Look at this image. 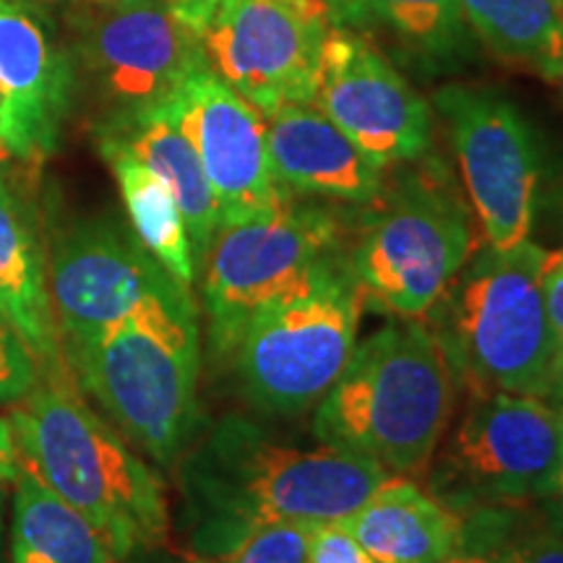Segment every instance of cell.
<instances>
[{
	"mask_svg": "<svg viewBox=\"0 0 563 563\" xmlns=\"http://www.w3.org/2000/svg\"><path fill=\"white\" fill-rule=\"evenodd\" d=\"M386 477L382 464L327 443L287 446L241 415L217 422L183 464L207 559L258 525L344 522Z\"/></svg>",
	"mask_w": 563,
	"mask_h": 563,
	"instance_id": "cell-1",
	"label": "cell"
},
{
	"mask_svg": "<svg viewBox=\"0 0 563 563\" xmlns=\"http://www.w3.org/2000/svg\"><path fill=\"white\" fill-rule=\"evenodd\" d=\"M5 415L21 464L100 527L118 559L165 543V485L87 402L68 363L42 368L37 386Z\"/></svg>",
	"mask_w": 563,
	"mask_h": 563,
	"instance_id": "cell-2",
	"label": "cell"
},
{
	"mask_svg": "<svg viewBox=\"0 0 563 563\" xmlns=\"http://www.w3.org/2000/svg\"><path fill=\"white\" fill-rule=\"evenodd\" d=\"M456 399L441 342L420 319H394L352 352L316 405L313 433L327 446L365 456L391 475L428 467Z\"/></svg>",
	"mask_w": 563,
	"mask_h": 563,
	"instance_id": "cell-3",
	"label": "cell"
},
{
	"mask_svg": "<svg viewBox=\"0 0 563 563\" xmlns=\"http://www.w3.org/2000/svg\"><path fill=\"white\" fill-rule=\"evenodd\" d=\"M551 251L530 241L485 249L426 316L454 378L473 397L490 391L548 399L561 342L545 306Z\"/></svg>",
	"mask_w": 563,
	"mask_h": 563,
	"instance_id": "cell-4",
	"label": "cell"
},
{
	"mask_svg": "<svg viewBox=\"0 0 563 563\" xmlns=\"http://www.w3.org/2000/svg\"><path fill=\"white\" fill-rule=\"evenodd\" d=\"M371 203L347 262L363 306L426 319L477 249L473 217L439 159L402 165Z\"/></svg>",
	"mask_w": 563,
	"mask_h": 563,
	"instance_id": "cell-5",
	"label": "cell"
},
{
	"mask_svg": "<svg viewBox=\"0 0 563 563\" xmlns=\"http://www.w3.org/2000/svg\"><path fill=\"white\" fill-rule=\"evenodd\" d=\"M342 222L313 203H292L222 224L199 266L209 347L230 357L245 329L272 308L316 290L344 266Z\"/></svg>",
	"mask_w": 563,
	"mask_h": 563,
	"instance_id": "cell-6",
	"label": "cell"
},
{
	"mask_svg": "<svg viewBox=\"0 0 563 563\" xmlns=\"http://www.w3.org/2000/svg\"><path fill=\"white\" fill-rule=\"evenodd\" d=\"M60 347L79 389L131 446L159 464L186 452L199 426V334L123 323Z\"/></svg>",
	"mask_w": 563,
	"mask_h": 563,
	"instance_id": "cell-7",
	"label": "cell"
},
{
	"mask_svg": "<svg viewBox=\"0 0 563 563\" xmlns=\"http://www.w3.org/2000/svg\"><path fill=\"white\" fill-rule=\"evenodd\" d=\"M47 290L60 344L123 323L199 334V308L133 230L110 217L68 222L47 243Z\"/></svg>",
	"mask_w": 563,
	"mask_h": 563,
	"instance_id": "cell-8",
	"label": "cell"
},
{
	"mask_svg": "<svg viewBox=\"0 0 563 563\" xmlns=\"http://www.w3.org/2000/svg\"><path fill=\"white\" fill-rule=\"evenodd\" d=\"M363 295L350 266L311 292L272 308L232 350L245 399L266 415L313 410L357 347Z\"/></svg>",
	"mask_w": 563,
	"mask_h": 563,
	"instance_id": "cell-9",
	"label": "cell"
},
{
	"mask_svg": "<svg viewBox=\"0 0 563 563\" xmlns=\"http://www.w3.org/2000/svg\"><path fill=\"white\" fill-rule=\"evenodd\" d=\"M76 68L102 102V123L165 108L196 70L209 68L201 34L162 0L108 11H66Z\"/></svg>",
	"mask_w": 563,
	"mask_h": 563,
	"instance_id": "cell-10",
	"label": "cell"
},
{
	"mask_svg": "<svg viewBox=\"0 0 563 563\" xmlns=\"http://www.w3.org/2000/svg\"><path fill=\"white\" fill-rule=\"evenodd\" d=\"M336 24L329 0H224L201 32L209 68L269 118L311 104L323 40Z\"/></svg>",
	"mask_w": 563,
	"mask_h": 563,
	"instance_id": "cell-11",
	"label": "cell"
},
{
	"mask_svg": "<svg viewBox=\"0 0 563 563\" xmlns=\"http://www.w3.org/2000/svg\"><path fill=\"white\" fill-rule=\"evenodd\" d=\"M433 104L449 129L464 191L490 249L530 241L540 154L517 104L498 91L443 87Z\"/></svg>",
	"mask_w": 563,
	"mask_h": 563,
	"instance_id": "cell-12",
	"label": "cell"
},
{
	"mask_svg": "<svg viewBox=\"0 0 563 563\" xmlns=\"http://www.w3.org/2000/svg\"><path fill=\"white\" fill-rule=\"evenodd\" d=\"M311 104L384 170L431 154V104L350 24L336 21L323 40Z\"/></svg>",
	"mask_w": 563,
	"mask_h": 563,
	"instance_id": "cell-13",
	"label": "cell"
},
{
	"mask_svg": "<svg viewBox=\"0 0 563 563\" xmlns=\"http://www.w3.org/2000/svg\"><path fill=\"white\" fill-rule=\"evenodd\" d=\"M449 462L485 501L553 496L563 481V412L540 397L477 394L456 428Z\"/></svg>",
	"mask_w": 563,
	"mask_h": 563,
	"instance_id": "cell-14",
	"label": "cell"
},
{
	"mask_svg": "<svg viewBox=\"0 0 563 563\" xmlns=\"http://www.w3.org/2000/svg\"><path fill=\"white\" fill-rule=\"evenodd\" d=\"M79 91L58 13L0 0V159L40 165L58 152Z\"/></svg>",
	"mask_w": 563,
	"mask_h": 563,
	"instance_id": "cell-15",
	"label": "cell"
},
{
	"mask_svg": "<svg viewBox=\"0 0 563 563\" xmlns=\"http://www.w3.org/2000/svg\"><path fill=\"white\" fill-rule=\"evenodd\" d=\"M194 144L220 214V228L285 207L292 196L274 178L266 118L211 68H201L165 104Z\"/></svg>",
	"mask_w": 563,
	"mask_h": 563,
	"instance_id": "cell-16",
	"label": "cell"
},
{
	"mask_svg": "<svg viewBox=\"0 0 563 563\" xmlns=\"http://www.w3.org/2000/svg\"><path fill=\"white\" fill-rule=\"evenodd\" d=\"M274 178L287 194L342 203H371L384 186L361 146L313 104H285L266 118Z\"/></svg>",
	"mask_w": 563,
	"mask_h": 563,
	"instance_id": "cell-17",
	"label": "cell"
},
{
	"mask_svg": "<svg viewBox=\"0 0 563 563\" xmlns=\"http://www.w3.org/2000/svg\"><path fill=\"white\" fill-rule=\"evenodd\" d=\"M0 311L16 323L42 368L66 363L47 290V245L16 180L0 167Z\"/></svg>",
	"mask_w": 563,
	"mask_h": 563,
	"instance_id": "cell-18",
	"label": "cell"
},
{
	"mask_svg": "<svg viewBox=\"0 0 563 563\" xmlns=\"http://www.w3.org/2000/svg\"><path fill=\"white\" fill-rule=\"evenodd\" d=\"M376 563H441L464 548V519L407 477L391 475L344 519Z\"/></svg>",
	"mask_w": 563,
	"mask_h": 563,
	"instance_id": "cell-19",
	"label": "cell"
},
{
	"mask_svg": "<svg viewBox=\"0 0 563 563\" xmlns=\"http://www.w3.org/2000/svg\"><path fill=\"white\" fill-rule=\"evenodd\" d=\"M97 139L123 146L141 165L167 183L186 220L196 266H201L211 238L220 230V214L199 154L178 123L165 110H154L131 121L100 123Z\"/></svg>",
	"mask_w": 563,
	"mask_h": 563,
	"instance_id": "cell-20",
	"label": "cell"
},
{
	"mask_svg": "<svg viewBox=\"0 0 563 563\" xmlns=\"http://www.w3.org/2000/svg\"><path fill=\"white\" fill-rule=\"evenodd\" d=\"M11 563H121L100 527L21 464L13 483Z\"/></svg>",
	"mask_w": 563,
	"mask_h": 563,
	"instance_id": "cell-21",
	"label": "cell"
},
{
	"mask_svg": "<svg viewBox=\"0 0 563 563\" xmlns=\"http://www.w3.org/2000/svg\"><path fill=\"white\" fill-rule=\"evenodd\" d=\"M97 144L115 175L133 235L178 285L194 290L196 279H199V266H196L186 220H183L178 201L167 183L150 167L141 165L123 146L102 139H97Z\"/></svg>",
	"mask_w": 563,
	"mask_h": 563,
	"instance_id": "cell-22",
	"label": "cell"
},
{
	"mask_svg": "<svg viewBox=\"0 0 563 563\" xmlns=\"http://www.w3.org/2000/svg\"><path fill=\"white\" fill-rule=\"evenodd\" d=\"M477 40L511 66H522L545 81H559L563 68L561 0H462Z\"/></svg>",
	"mask_w": 563,
	"mask_h": 563,
	"instance_id": "cell-23",
	"label": "cell"
},
{
	"mask_svg": "<svg viewBox=\"0 0 563 563\" xmlns=\"http://www.w3.org/2000/svg\"><path fill=\"white\" fill-rule=\"evenodd\" d=\"M361 19L382 24L407 51L435 66L473 55V30L462 0H342L340 24Z\"/></svg>",
	"mask_w": 563,
	"mask_h": 563,
	"instance_id": "cell-24",
	"label": "cell"
},
{
	"mask_svg": "<svg viewBox=\"0 0 563 563\" xmlns=\"http://www.w3.org/2000/svg\"><path fill=\"white\" fill-rule=\"evenodd\" d=\"M313 525L269 522L245 530L232 540L220 563H308V538Z\"/></svg>",
	"mask_w": 563,
	"mask_h": 563,
	"instance_id": "cell-25",
	"label": "cell"
},
{
	"mask_svg": "<svg viewBox=\"0 0 563 563\" xmlns=\"http://www.w3.org/2000/svg\"><path fill=\"white\" fill-rule=\"evenodd\" d=\"M42 363L9 316L0 311V407H13L37 386Z\"/></svg>",
	"mask_w": 563,
	"mask_h": 563,
	"instance_id": "cell-26",
	"label": "cell"
},
{
	"mask_svg": "<svg viewBox=\"0 0 563 563\" xmlns=\"http://www.w3.org/2000/svg\"><path fill=\"white\" fill-rule=\"evenodd\" d=\"M308 563H376L357 543L344 522H323L311 527L308 538Z\"/></svg>",
	"mask_w": 563,
	"mask_h": 563,
	"instance_id": "cell-27",
	"label": "cell"
},
{
	"mask_svg": "<svg viewBox=\"0 0 563 563\" xmlns=\"http://www.w3.org/2000/svg\"><path fill=\"white\" fill-rule=\"evenodd\" d=\"M496 563H563V534L559 530H534L517 534L493 553Z\"/></svg>",
	"mask_w": 563,
	"mask_h": 563,
	"instance_id": "cell-28",
	"label": "cell"
},
{
	"mask_svg": "<svg viewBox=\"0 0 563 563\" xmlns=\"http://www.w3.org/2000/svg\"><path fill=\"white\" fill-rule=\"evenodd\" d=\"M21 473V456L13 439L9 415H0V506H3L5 490H13V483Z\"/></svg>",
	"mask_w": 563,
	"mask_h": 563,
	"instance_id": "cell-29",
	"label": "cell"
},
{
	"mask_svg": "<svg viewBox=\"0 0 563 563\" xmlns=\"http://www.w3.org/2000/svg\"><path fill=\"white\" fill-rule=\"evenodd\" d=\"M545 306L553 332L563 344V258L559 256V251L551 253V264H548L545 272Z\"/></svg>",
	"mask_w": 563,
	"mask_h": 563,
	"instance_id": "cell-30",
	"label": "cell"
},
{
	"mask_svg": "<svg viewBox=\"0 0 563 563\" xmlns=\"http://www.w3.org/2000/svg\"><path fill=\"white\" fill-rule=\"evenodd\" d=\"M162 3L175 13L183 24L201 34L224 0H162Z\"/></svg>",
	"mask_w": 563,
	"mask_h": 563,
	"instance_id": "cell-31",
	"label": "cell"
},
{
	"mask_svg": "<svg viewBox=\"0 0 563 563\" xmlns=\"http://www.w3.org/2000/svg\"><path fill=\"white\" fill-rule=\"evenodd\" d=\"M136 3H150V0H68L66 11H108V9H123V5H136Z\"/></svg>",
	"mask_w": 563,
	"mask_h": 563,
	"instance_id": "cell-32",
	"label": "cell"
},
{
	"mask_svg": "<svg viewBox=\"0 0 563 563\" xmlns=\"http://www.w3.org/2000/svg\"><path fill=\"white\" fill-rule=\"evenodd\" d=\"M548 402L563 410V344L559 350V357H555V368L551 378V391H548Z\"/></svg>",
	"mask_w": 563,
	"mask_h": 563,
	"instance_id": "cell-33",
	"label": "cell"
},
{
	"mask_svg": "<svg viewBox=\"0 0 563 563\" xmlns=\"http://www.w3.org/2000/svg\"><path fill=\"white\" fill-rule=\"evenodd\" d=\"M441 563H496L493 561V555L488 553H481V551H456L449 555V559H443Z\"/></svg>",
	"mask_w": 563,
	"mask_h": 563,
	"instance_id": "cell-34",
	"label": "cell"
},
{
	"mask_svg": "<svg viewBox=\"0 0 563 563\" xmlns=\"http://www.w3.org/2000/svg\"><path fill=\"white\" fill-rule=\"evenodd\" d=\"M548 506H551V519H553V530H559L563 534V485L553 496H548Z\"/></svg>",
	"mask_w": 563,
	"mask_h": 563,
	"instance_id": "cell-35",
	"label": "cell"
},
{
	"mask_svg": "<svg viewBox=\"0 0 563 563\" xmlns=\"http://www.w3.org/2000/svg\"><path fill=\"white\" fill-rule=\"evenodd\" d=\"M19 3L34 5V9H42V11H51V13H63V11H66L68 0H19Z\"/></svg>",
	"mask_w": 563,
	"mask_h": 563,
	"instance_id": "cell-36",
	"label": "cell"
},
{
	"mask_svg": "<svg viewBox=\"0 0 563 563\" xmlns=\"http://www.w3.org/2000/svg\"><path fill=\"white\" fill-rule=\"evenodd\" d=\"M188 563H220L217 559H207V555H191Z\"/></svg>",
	"mask_w": 563,
	"mask_h": 563,
	"instance_id": "cell-37",
	"label": "cell"
},
{
	"mask_svg": "<svg viewBox=\"0 0 563 563\" xmlns=\"http://www.w3.org/2000/svg\"><path fill=\"white\" fill-rule=\"evenodd\" d=\"M329 3H332L336 9V21H340V0H329Z\"/></svg>",
	"mask_w": 563,
	"mask_h": 563,
	"instance_id": "cell-38",
	"label": "cell"
},
{
	"mask_svg": "<svg viewBox=\"0 0 563 563\" xmlns=\"http://www.w3.org/2000/svg\"><path fill=\"white\" fill-rule=\"evenodd\" d=\"M561 87V91H563V68H561V76H559V81H555Z\"/></svg>",
	"mask_w": 563,
	"mask_h": 563,
	"instance_id": "cell-39",
	"label": "cell"
},
{
	"mask_svg": "<svg viewBox=\"0 0 563 563\" xmlns=\"http://www.w3.org/2000/svg\"><path fill=\"white\" fill-rule=\"evenodd\" d=\"M559 256H561V258H563V249H561V251H559Z\"/></svg>",
	"mask_w": 563,
	"mask_h": 563,
	"instance_id": "cell-40",
	"label": "cell"
},
{
	"mask_svg": "<svg viewBox=\"0 0 563 563\" xmlns=\"http://www.w3.org/2000/svg\"><path fill=\"white\" fill-rule=\"evenodd\" d=\"M340 5H342V0H340Z\"/></svg>",
	"mask_w": 563,
	"mask_h": 563,
	"instance_id": "cell-41",
	"label": "cell"
},
{
	"mask_svg": "<svg viewBox=\"0 0 563 563\" xmlns=\"http://www.w3.org/2000/svg\"><path fill=\"white\" fill-rule=\"evenodd\" d=\"M561 485H563V481H561Z\"/></svg>",
	"mask_w": 563,
	"mask_h": 563,
	"instance_id": "cell-42",
	"label": "cell"
},
{
	"mask_svg": "<svg viewBox=\"0 0 563 563\" xmlns=\"http://www.w3.org/2000/svg\"><path fill=\"white\" fill-rule=\"evenodd\" d=\"M561 3H563V0H561Z\"/></svg>",
	"mask_w": 563,
	"mask_h": 563,
	"instance_id": "cell-43",
	"label": "cell"
},
{
	"mask_svg": "<svg viewBox=\"0 0 563 563\" xmlns=\"http://www.w3.org/2000/svg\"><path fill=\"white\" fill-rule=\"evenodd\" d=\"M561 412H563V410H561Z\"/></svg>",
	"mask_w": 563,
	"mask_h": 563,
	"instance_id": "cell-44",
	"label": "cell"
}]
</instances>
